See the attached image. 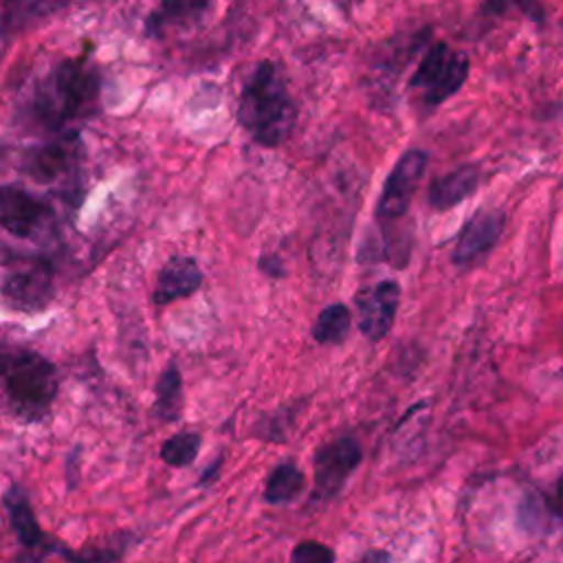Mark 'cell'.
Here are the masks:
<instances>
[{
  "mask_svg": "<svg viewBox=\"0 0 563 563\" xmlns=\"http://www.w3.org/2000/svg\"><path fill=\"white\" fill-rule=\"evenodd\" d=\"M101 77L88 59H62L33 88L31 117L37 125L59 132L97 110Z\"/></svg>",
  "mask_w": 563,
  "mask_h": 563,
  "instance_id": "cell-1",
  "label": "cell"
},
{
  "mask_svg": "<svg viewBox=\"0 0 563 563\" xmlns=\"http://www.w3.org/2000/svg\"><path fill=\"white\" fill-rule=\"evenodd\" d=\"M238 119L249 136L264 147H277L290 134L297 108L273 62H260L244 81Z\"/></svg>",
  "mask_w": 563,
  "mask_h": 563,
  "instance_id": "cell-2",
  "label": "cell"
},
{
  "mask_svg": "<svg viewBox=\"0 0 563 563\" xmlns=\"http://www.w3.org/2000/svg\"><path fill=\"white\" fill-rule=\"evenodd\" d=\"M2 387L9 411L24 422L48 416L59 389L55 365L37 352L13 350L2 356Z\"/></svg>",
  "mask_w": 563,
  "mask_h": 563,
  "instance_id": "cell-3",
  "label": "cell"
},
{
  "mask_svg": "<svg viewBox=\"0 0 563 563\" xmlns=\"http://www.w3.org/2000/svg\"><path fill=\"white\" fill-rule=\"evenodd\" d=\"M468 57L453 51L444 42H435L420 59L409 79V88L418 90L424 106H440L453 97L468 77Z\"/></svg>",
  "mask_w": 563,
  "mask_h": 563,
  "instance_id": "cell-4",
  "label": "cell"
},
{
  "mask_svg": "<svg viewBox=\"0 0 563 563\" xmlns=\"http://www.w3.org/2000/svg\"><path fill=\"white\" fill-rule=\"evenodd\" d=\"M2 297L13 310H44L53 299V268L44 260H15V268L4 271Z\"/></svg>",
  "mask_w": 563,
  "mask_h": 563,
  "instance_id": "cell-5",
  "label": "cell"
},
{
  "mask_svg": "<svg viewBox=\"0 0 563 563\" xmlns=\"http://www.w3.org/2000/svg\"><path fill=\"white\" fill-rule=\"evenodd\" d=\"M361 460L363 449L350 435L321 444L314 453V499L336 497Z\"/></svg>",
  "mask_w": 563,
  "mask_h": 563,
  "instance_id": "cell-6",
  "label": "cell"
},
{
  "mask_svg": "<svg viewBox=\"0 0 563 563\" xmlns=\"http://www.w3.org/2000/svg\"><path fill=\"white\" fill-rule=\"evenodd\" d=\"M55 213L40 198L29 191L4 185L0 191V222L2 229L22 240L42 238L53 229Z\"/></svg>",
  "mask_w": 563,
  "mask_h": 563,
  "instance_id": "cell-7",
  "label": "cell"
},
{
  "mask_svg": "<svg viewBox=\"0 0 563 563\" xmlns=\"http://www.w3.org/2000/svg\"><path fill=\"white\" fill-rule=\"evenodd\" d=\"M424 167H427V152L422 150H409L398 158L376 202L378 220H396L407 213L411 198L418 189V183L424 174Z\"/></svg>",
  "mask_w": 563,
  "mask_h": 563,
  "instance_id": "cell-8",
  "label": "cell"
},
{
  "mask_svg": "<svg viewBox=\"0 0 563 563\" xmlns=\"http://www.w3.org/2000/svg\"><path fill=\"white\" fill-rule=\"evenodd\" d=\"M79 139L75 132L62 134L44 145L31 147L20 161V169L35 183L51 185L62 176L70 174L79 161Z\"/></svg>",
  "mask_w": 563,
  "mask_h": 563,
  "instance_id": "cell-9",
  "label": "cell"
},
{
  "mask_svg": "<svg viewBox=\"0 0 563 563\" xmlns=\"http://www.w3.org/2000/svg\"><path fill=\"white\" fill-rule=\"evenodd\" d=\"M400 303V286L394 279H383L361 288L354 297L358 328L369 341H380L394 325Z\"/></svg>",
  "mask_w": 563,
  "mask_h": 563,
  "instance_id": "cell-10",
  "label": "cell"
},
{
  "mask_svg": "<svg viewBox=\"0 0 563 563\" xmlns=\"http://www.w3.org/2000/svg\"><path fill=\"white\" fill-rule=\"evenodd\" d=\"M504 231L501 211H479L462 229L453 249V262L457 266H471L482 260L499 240Z\"/></svg>",
  "mask_w": 563,
  "mask_h": 563,
  "instance_id": "cell-11",
  "label": "cell"
},
{
  "mask_svg": "<svg viewBox=\"0 0 563 563\" xmlns=\"http://www.w3.org/2000/svg\"><path fill=\"white\" fill-rule=\"evenodd\" d=\"M200 284H202V271L198 262L189 255H174L158 271L154 303L167 306L172 301L185 299L194 295L200 288Z\"/></svg>",
  "mask_w": 563,
  "mask_h": 563,
  "instance_id": "cell-12",
  "label": "cell"
},
{
  "mask_svg": "<svg viewBox=\"0 0 563 563\" xmlns=\"http://www.w3.org/2000/svg\"><path fill=\"white\" fill-rule=\"evenodd\" d=\"M213 0H158L154 11L145 18V31L152 37H161L167 31H180L198 24Z\"/></svg>",
  "mask_w": 563,
  "mask_h": 563,
  "instance_id": "cell-13",
  "label": "cell"
},
{
  "mask_svg": "<svg viewBox=\"0 0 563 563\" xmlns=\"http://www.w3.org/2000/svg\"><path fill=\"white\" fill-rule=\"evenodd\" d=\"M4 508H7V515H9V523L18 537V541L26 548V550H53V545L48 543V539L44 537L35 515H33V508H31V501L24 493L22 486L18 484H11L4 493Z\"/></svg>",
  "mask_w": 563,
  "mask_h": 563,
  "instance_id": "cell-14",
  "label": "cell"
},
{
  "mask_svg": "<svg viewBox=\"0 0 563 563\" xmlns=\"http://www.w3.org/2000/svg\"><path fill=\"white\" fill-rule=\"evenodd\" d=\"M479 183V172L473 165H462L440 178H435L429 187V205L433 209L446 211L468 198Z\"/></svg>",
  "mask_w": 563,
  "mask_h": 563,
  "instance_id": "cell-15",
  "label": "cell"
},
{
  "mask_svg": "<svg viewBox=\"0 0 563 563\" xmlns=\"http://www.w3.org/2000/svg\"><path fill=\"white\" fill-rule=\"evenodd\" d=\"M154 416L163 422H176L183 416V376L176 363H169L156 380Z\"/></svg>",
  "mask_w": 563,
  "mask_h": 563,
  "instance_id": "cell-16",
  "label": "cell"
},
{
  "mask_svg": "<svg viewBox=\"0 0 563 563\" xmlns=\"http://www.w3.org/2000/svg\"><path fill=\"white\" fill-rule=\"evenodd\" d=\"M306 486V477L301 468H297L292 462L277 464L264 484V499L271 506H284L295 501Z\"/></svg>",
  "mask_w": 563,
  "mask_h": 563,
  "instance_id": "cell-17",
  "label": "cell"
},
{
  "mask_svg": "<svg viewBox=\"0 0 563 563\" xmlns=\"http://www.w3.org/2000/svg\"><path fill=\"white\" fill-rule=\"evenodd\" d=\"M352 328V312L345 303H330L325 306L314 325H312V339L321 345H334L343 343Z\"/></svg>",
  "mask_w": 563,
  "mask_h": 563,
  "instance_id": "cell-18",
  "label": "cell"
},
{
  "mask_svg": "<svg viewBox=\"0 0 563 563\" xmlns=\"http://www.w3.org/2000/svg\"><path fill=\"white\" fill-rule=\"evenodd\" d=\"M73 0H4V29L24 26L51 11L66 7Z\"/></svg>",
  "mask_w": 563,
  "mask_h": 563,
  "instance_id": "cell-19",
  "label": "cell"
},
{
  "mask_svg": "<svg viewBox=\"0 0 563 563\" xmlns=\"http://www.w3.org/2000/svg\"><path fill=\"white\" fill-rule=\"evenodd\" d=\"M200 451V433L196 431H180L163 442L161 457L165 464L183 468L194 462V457Z\"/></svg>",
  "mask_w": 563,
  "mask_h": 563,
  "instance_id": "cell-20",
  "label": "cell"
},
{
  "mask_svg": "<svg viewBox=\"0 0 563 563\" xmlns=\"http://www.w3.org/2000/svg\"><path fill=\"white\" fill-rule=\"evenodd\" d=\"M290 563H334V550L321 541H299L290 552Z\"/></svg>",
  "mask_w": 563,
  "mask_h": 563,
  "instance_id": "cell-21",
  "label": "cell"
},
{
  "mask_svg": "<svg viewBox=\"0 0 563 563\" xmlns=\"http://www.w3.org/2000/svg\"><path fill=\"white\" fill-rule=\"evenodd\" d=\"M550 510L563 523V477L556 482V488H554V493L550 497Z\"/></svg>",
  "mask_w": 563,
  "mask_h": 563,
  "instance_id": "cell-22",
  "label": "cell"
},
{
  "mask_svg": "<svg viewBox=\"0 0 563 563\" xmlns=\"http://www.w3.org/2000/svg\"><path fill=\"white\" fill-rule=\"evenodd\" d=\"M260 268L268 275H282V262L275 255H262Z\"/></svg>",
  "mask_w": 563,
  "mask_h": 563,
  "instance_id": "cell-23",
  "label": "cell"
},
{
  "mask_svg": "<svg viewBox=\"0 0 563 563\" xmlns=\"http://www.w3.org/2000/svg\"><path fill=\"white\" fill-rule=\"evenodd\" d=\"M356 563H389V554L385 550H369Z\"/></svg>",
  "mask_w": 563,
  "mask_h": 563,
  "instance_id": "cell-24",
  "label": "cell"
}]
</instances>
